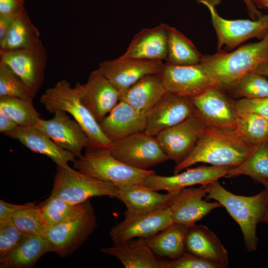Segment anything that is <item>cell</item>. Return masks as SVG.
I'll return each mask as SVG.
<instances>
[{"mask_svg": "<svg viewBox=\"0 0 268 268\" xmlns=\"http://www.w3.org/2000/svg\"><path fill=\"white\" fill-rule=\"evenodd\" d=\"M197 114L206 126L235 130L237 113L234 101L222 90L211 86L200 94L190 98Z\"/></svg>", "mask_w": 268, "mask_h": 268, "instance_id": "cell-17", "label": "cell"}, {"mask_svg": "<svg viewBox=\"0 0 268 268\" xmlns=\"http://www.w3.org/2000/svg\"><path fill=\"white\" fill-rule=\"evenodd\" d=\"M206 127L199 116L194 115L162 131L156 138L169 160L178 164L192 152Z\"/></svg>", "mask_w": 268, "mask_h": 268, "instance_id": "cell-11", "label": "cell"}, {"mask_svg": "<svg viewBox=\"0 0 268 268\" xmlns=\"http://www.w3.org/2000/svg\"><path fill=\"white\" fill-rule=\"evenodd\" d=\"M35 203L28 202L23 204H16L0 200V221L10 218L19 211L34 205Z\"/></svg>", "mask_w": 268, "mask_h": 268, "instance_id": "cell-43", "label": "cell"}, {"mask_svg": "<svg viewBox=\"0 0 268 268\" xmlns=\"http://www.w3.org/2000/svg\"><path fill=\"white\" fill-rule=\"evenodd\" d=\"M165 268H223L221 265L185 252L179 257L166 261Z\"/></svg>", "mask_w": 268, "mask_h": 268, "instance_id": "cell-40", "label": "cell"}, {"mask_svg": "<svg viewBox=\"0 0 268 268\" xmlns=\"http://www.w3.org/2000/svg\"><path fill=\"white\" fill-rule=\"evenodd\" d=\"M79 83L74 87L66 79L48 88L40 98V102L51 113L60 110L70 115L89 137V147L110 149L112 143L102 132L99 123L80 100Z\"/></svg>", "mask_w": 268, "mask_h": 268, "instance_id": "cell-4", "label": "cell"}, {"mask_svg": "<svg viewBox=\"0 0 268 268\" xmlns=\"http://www.w3.org/2000/svg\"><path fill=\"white\" fill-rule=\"evenodd\" d=\"M53 252L49 240L42 235H26L6 259L1 268H31L44 254Z\"/></svg>", "mask_w": 268, "mask_h": 268, "instance_id": "cell-28", "label": "cell"}, {"mask_svg": "<svg viewBox=\"0 0 268 268\" xmlns=\"http://www.w3.org/2000/svg\"><path fill=\"white\" fill-rule=\"evenodd\" d=\"M248 176L259 182L268 179V144L258 146L241 165L230 169L226 177Z\"/></svg>", "mask_w": 268, "mask_h": 268, "instance_id": "cell-35", "label": "cell"}, {"mask_svg": "<svg viewBox=\"0 0 268 268\" xmlns=\"http://www.w3.org/2000/svg\"><path fill=\"white\" fill-rule=\"evenodd\" d=\"M54 114L50 120L39 119L34 127L76 158L81 157L82 150L91 146L89 137L81 126L66 112L58 110Z\"/></svg>", "mask_w": 268, "mask_h": 268, "instance_id": "cell-14", "label": "cell"}, {"mask_svg": "<svg viewBox=\"0 0 268 268\" xmlns=\"http://www.w3.org/2000/svg\"><path fill=\"white\" fill-rule=\"evenodd\" d=\"M231 168L213 165L200 166L188 168L181 173L170 176H160L154 173L147 176L142 184L156 191L164 190L173 193L196 185L206 184L226 177Z\"/></svg>", "mask_w": 268, "mask_h": 268, "instance_id": "cell-19", "label": "cell"}, {"mask_svg": "<svg viewBox=\"0 0 268 268\" xmlns=\"http://www.w3.org/2000/svg\"><path fill=\"white\" fill-rule=\"evenodd\" d=\"M189 228L185 224L174 222L146 240L157 256L174 259L186 252L185 240Z\"/></svg>", "mask_w": 268, "mask_h": 268, "instance_id": "cell-29", "label": "cell"}, {"mask_svg": "<svg viewBox=\"0 0 268 268\" xmlns=\"http://www.w3.org/2000/svg\"><path fill=\"white\" fill-rule=\"evenodd\" d=\"M47 54L42 42L15 50L0 49V61L6 65L34 96L45 79Z\"/></svg>", "mask_w": 268, "mask_h": 268, "instance_id": "cell-9", "label": "cell"}, {"mask_svg": "<svg viewBox=\"0 0 268 268\" xmlns=\"http://www.w3.org/2000/svg\"><path fill=\"white\" fill-rule=\"evenodd\" d=\"M11 218L16 227L26 235H42L46 227L39 206L35 204L19 211Z\"/></svg>", "mask_w": 268, "mask_h": 268, "instance_id": "cell-37", "label": "cell"}, {"mask_svg": "<svg viewBox=\"0 0 268 268\" xmlns=\"http://www.w3.org/2000/svg\"><path fill=\"white\" fill-rule=\"evenodd\" d=\"M99 125L105 136L113 143L134 133L144 131L146 116L120 100Z\"/></svg>", "mask_w": 268, "mask_h": 268, "instance_id": "cell-21", "label": "cell"}, {"mask_svg": "<svg viewBox=\"0 0 268 268\" xmlns=\"http://www.w3.org/2000/svg\"><path fill=\"white\" fill-rule=\"evenodd\" d=\"M172 193L168 207L173 221L189 227L195 225L213 209L222 206L216 201L211 202L203 200L207 195L203 185L189 187Z\"/></svg>", "mask_w": 268, "mask_h": 268, "instance_id": "cell-18", "label": "cell"}, {"mask_svg": "<svg viewBox=\"0 0 268 268\" xmlns=\"http://www.w3.org/2000/svg\"><path fill=\"white\" fill-rule=\"evenodd\" d=\"M116 258L125 268H165L166 261L158 258L145 238H137L101 249Z\"/></svg>", "mask_w": 268, "mask_h": 268, "instance_id": "cell-23", "label": "cell"}, {"mask_svg": "<svg viewBox=\"0 0 268 268\" xmlns=\"http://www.w3.org/2000/svg\"><path fill=\"white\" fill-rule=\"evenodd\" d=\"M124 216V219L109 231L114 244L137 238H148L174 223L169 207L143 214H132L125 211Z\"/></svg>", "mask_w": 268, "mask_h": 268, "instance_id": "cell-13", "label": "cell"}, {"mask_svg": "<svg viewBox=\"0 0 268 268\" xmlns=\"http://www.w3.org/2000/svg\"><path fill=\"white\" fill-rule=\"evenodd\" d=\"M81 102L99 123L120 100V93L98 68L79 84Z\"/></svg>", "mask_w": 268, "mask_h": 268, "instance_id": "cell-20", "label": "cell"}, {"mask_svg": "<svg viewBox=\"0 0 268 268\" xmlns=\"http://www.w3.org/2000/svg\"><path fill=\"white\" fill-rule=\"evenodd\" d=\"M25 9L23 0H0V16H14Z\"/></svg>", "mask_w": 268, "mask_h": 268, "instance_id": "cell-42", "label": "cell"}, {"mask_svg": "<svg viewBox=\"0 0 268 268\" xmlns=\"http://www.w3.org/2000/svg\"><path fill=\"white\" fill-rule=\"evenodd\" d=\"M233 95L242 98L268 97V79L255 72L243 76L229 90Z\"/></svg>", "mask_w": 268, "mask_h": 268, "instance_id": "cell-36", "label": "cell"}, {"mask_svg": "<svg viewBox=\"0 0 268 268\" xmlns=\"http://www.w3.org/2000/svg\"><path fill=\"white\" fill-rule=\"evenodd\" d=\"M197 114L196 108L190 98L167 92L146 114L144 132L156 136L162 131Z\"/></svg>", "mask_w": 268, "mask_h": 268, "instance_id": "cell-16", "label": "cell"}, {"mask_svg": "<svg viewBox=\"0 0 268 268\" xmlns=\"http://www.w3.org/2000/svg\"><path fill=\"white\" fill-rule=\"evenodd\" d=\"M202 55L192 41L175 28L169 26L166 63L192 65L201 63Z\"/></svg>", "mask_w": 268, "mask_h": 268, "instance_id": "cell-32", "label": "cell"}, {"mask_svg": "<svg viewBox=\"0 0 268 268\" xmlns=\"http://www.w3.org/2000/svg\"><path fill=\"white\" fill-rule=\"evenodd\" d=\"M257 147L246 143L235 130L206 126L192 152L176 165L173 173H178L198 163L235 168L242 164Z\"/></svg>", "mask_w": 268, "mask_h": 268, "instance_id": "cell-1", "label": "cell"}, {"mask_svg": "<svg viewBox=\"0 0 268 268\" xmlns=\"http://www.w3.org/2000/svg\"><path fill=\"white\" fill-rule=\"evenodd\" d=\"M26 236L16 227L11 218L0 221V264Z\"/></svg>", "mask_w": 268, "mask_h": 268, "instance_id": "cell-39", "label": "cell"}, {"mask_svg": "<svg viewBox=\"0 0 268 268\" xmlns=\"http://www.w3.org/2000/svg\"><path fill=\"white\" fill-rule=\"evenodd\" d=\"M235 131L249 145L258 146L268 144V120L258 115L237 114Z\"/></svg>", "mask_w": 268, "mask_h": 268, "instance_id": "cell-33", "label": "cell"}, {"mask_svg": "<svg viewBox=\"0 0 268 268\" xmlns=\"http://www.w3.org/2000/svg\"><path fill=\"white\" fill-rule=\"evenodd\" d=\"M206 189V197L219 202L239 225L248 251H256L258 239L256 228L263 222L266 191L252 196L233 194L221 185L218 180L202 185Z\"/></svg>", "mask_w": 268, "mask_h": 268, "instance_id": "cell-3", "label": "cell"}, {"mask_svg": "<svg viewBox=\"0 0 268 268\" xmlns=\"http://www.w3.org/2000/svg\"><path fill=\"white\" fill-rule=\"evenodd\" d=\"M268 59V33L260 41L245 44L233 51L202 55L200 64L215 87L228 90Z\"/></svg>", "mask_w": 268, "mask_h": 268, "instance_id": "cell-2", "label": "cell"}, {"mask_svg": "<svg viewBox=\"0 0 268 268\" xmlns=\"http://www.w3.org/2000/svg\"><path fill=\"white\" fill-rule=\"evenodd\" d=\"M258 182L264 186L266 191L265 209L263 222L268 224V179L261 180Z\"/></svg>", "mask_w": 268, "mask_h": 268, "instance_id": "cell-47", "label": "cell"}, {"mask_svg": "<svg viewBox=\"0 0 268 268\" xmlns=\"http://www.w3.org/2000/svg\"><path fill=\"white\" fill-rule=\"evenodd\" d=\"M234 104L237 114H255L268 120V97L242 98L234 101Z\"/></svg>", "mask_w": 268, "mask_h": 268, "instance_id": "cell-41", "label": "cell"}, {"mask_svg": "<svg viewBox=\"0 0 268 268\" xmlns=\"http://www.w3.org/2000/svg\"><path fill=\"white\" fill-rule=\"evenodd\" d=\"M0 112L19 126H35L41 118L33 105V99L0 97Z\"/></svg>", "mask_w": 268, "mask_h": 268, "instance_id": "cell-34", "label": "cell"}, {"mask_svg": "<svg viewBox=\"0 0 268 268\" xmlns=\"http://www.w3.org/2000/svg\"><path fill=\"white\" fill-rule=\"evenodd\" d=\"M109 149L116 159L131 167L148 170L169 160L156 136L144 131L114 142Z\"/></svg>", "mask_w": 268, "mask_h": 268, "instance_id": "cell-8", "label": "cell"}, {"mask_svg": "<svg viewBox=\"0 0 268 268\" xmlns=\"http://www.w3.org/2000/svg\"><path fill=\"white\" fill-rule=\"evenodd\" d=\"M94 210L59 224L46 225L42 234L51 244L53 252L61 258L73 254L86 241L97 227Z\"/></svg>", "mask_w": 268, "mask_h": 268, "instance_id": "cell-10", "label": "cell"}, {"mask_svg": "<svg viewBox=\"0 0 268 268\" xmlns=\"http://www.w3.org/2000/svg\"><path fill=\"white\" fill-rule=\"evenodd\" d=\"M0 97L33 99L34 96L26 85L4 63L0 61Z\"/></svg>", "mask_w": 268, "mask_h": 268, "instance_id": "cell-38", "label": "cell"}, {"mask_svg": "<svg viewBox=\"0 0 268 268\" xmlns=\"http://www.w3.org/2000/svg\"><path fill=\"white\" fill-rule=\"evenodd\" d=\"M167 92L160 73L145 75L121 93L120 100L146 114Z\"/></svg>", "mask_w": 268, "mask_h": 268, "instance_id": "cell-27", "label": "cell"}, {"mask_svg": "<svg viewBox=\"0 0 268 268\" xmlns=\"http://www.w3.org/2000/svg\"><path fill=\"white\" fill-rule=\"evenodd\" d=\"M186 252L221 265L228 266L226 249L215 234L203 225L189 227L185 240Z\"/></svg>", "mask_w": 268, "mask_h": 268, "instance_id": "cell-26", "label": "cell"}, {"mask_svg": "<svg viewBox=\"0 0 268 268\" xmlns=\"http://www.w3.org/2000/svg\"><path fill=\"white\" fill-rule=\"evenodd\" d=\"M13 16H0V43L4 39Z\"/></svg>", "mask_w": 268, "mask_h": 268, "instance_id": "cell-45", "label": "cell"}, {"mask_svg": "<svg viewBox=\"0 0 268 268\" xmlns=\"http://www.w3.org/2000/svg\"><path fill=\"white\" fill-rule=\"evenodd\" d=\"M5 135L17 139L33 152L48 156L58 166H67L69 162L75 160L71 152L59 146L34 126H18Z\"/></svg>", "mask_w": 268, "mask_h": 268, "instance_id": "cell-25", "label": "cell"}, {"mask_svg": "<svg viewBox=\"0 0 268 268\" xmlns=\"http://www.w3.org/2000/svg\"><path fill=\"white\" fill-rule=\"evenodd\" d=\"M40 32L32 23L26 9L13 16L7 34L0 43V49L15 50L39 42Z\"/></svg>", "mask_w": 268, "mask_h": 268, "instance_id": "cell-31", "label": "cell"}, {"mask_svg": "<svg viewBox=\"0 0 268 268\" xmlns=\"http://www.w3.org/2000/svg\"><path fill=\"white\" fill-rule=\"evenodd\" d=\"M220 0H197L205 5L211 16L217 38V52L232 51L245 41L256 38L263 39L268 33V15L256 20H228L221 17L216 10Z\"/></svg>", "mask_w": 268, "mask_h": 268, "instance_id": "cell-7", "label": "cell"}, {"mask_svg": "<svg viewBox=\"0 0 268 268\" xmlns=\"http://www.w3.org/2000/svg\"><path fill=\"white\" fill-rule=\"evenodd\" d=\"M163 62L121 56L100 63L98 68L120 94L143 76L160 73Z\"/></svg>", "mask_w": 268, "mask_h": 268, "instance_id": "cell-15", "label": "cell"}, {"mask_svg": "<svg viewBox=\"0 0 268 268\" xmlns=\"http://www.w3.org/2000/svg\"><path fill=\"white\" fill-rule=\"evenodd\" d=\"M160 74L167 92L182 96L193 97L215 86L212 79L200 63L177 65L165 63Z\"/></svg>", "mask_w": 268, "mask_h": 268, "instance_id": "cell-12", "label": "cell"}, {"mask_svg": "<svg viewBox=\"0 0 268 268\" xmlns=\"http://www.w3.org/2000/svg\"><path fill=\"white\" fill-rule=\"evenodd\" d=\"M118 189V187L113 184L75 170L68 165H57L50 196L59 198L72 204H77L94 197L115 198Z\"/></svg>", "mask_w": 268, "mask_h": 268, "instance_id": "cell-6", "label": "cell"}, {"mask_svg": "<svg viewBox=\"0 0 268 268\" xmlns=\"http://www.w3.org/2000/svg\"><path fill=\"white\" fill-rule=\"evenodd\" d=\"M84 155L75 159L79 171L116 186L142 183L153 170H141L124 164L114 157L109 149L87 147Z\"/></svg>", "mask_w": 268, "mask_h": 268, "instance_id": "cell-5", "label": "cell"}, {"mask_svg": "<svg viewBox=\"0 0 268 268\" xmlns=\"http://www.w3.org/2000/svg\"><path fill=\"white\" fill-rule=\"evenodd\" d=\"M244 1L246 5L249 15L252 20L258 19L263 15L253 0H244Z\"/></svg>", "mask_w": 268, "mask_h": 268, "instance_id": "cell-46", "label": "cell"}, {"mask_svg": "<svg viewBox=\"0 0 268 268\" xmlns=\"http://www.w3.org/2000/svg\"><path fill=\"white\" fill-rule=\"evenodd\" d=\"M38 206L43 221L47 226L83 216L94 210L90 200L82 203L72 204L51 196Z\"/></svg>", "mask_w": 268, "mask_h": 268, "instance_id": "cell-30", "label": "cell"}, {"mask_svg": "<svg viewBox=\"0 0 268 268\" xmlns=\"http://www.w3.org/2000/svg\"><path fill=\"white\" fill-rule=\"evenodd\" d=\"M18 125L12 119L0 112V132L5 135L13 131Z\"/></svg>", "mask_w": 268, "mask_h": 268, "instance_id": "cell-44", "label": "cell"}, {"mask_svg": "<svg viewBox=\"0 0 268 268\" xmlns=\"http://www.w3.org/2000/svg\"><path fill=\"white\" fill-rule=\"evenodd\" d=\"M254 72L268 77V59L259 65Z\"/></svg>", "mask_w": 268, "mask_h": 268, "instance_id": "cell-48", "label": "cell"}, {"mask_svg": "<svg viewBox=\"0 0 268 268\" xmlns=\"http://www.w3.org/2000/svg\"><path fill=\"white\" fill-rule=\"evenodd\" d=\"M115 198L125 205L126 211L132 214L151 213L167 208L172 193L162 194L137 183L118 187Z\"/></svg>", "mask_w": 268, "mask_h": 268, "instance_id": "cell-24", "label": "cell"}, {"mask_svg": "<svg viewBox=\"0 0 268 268\" xmlns=\"http://www.w3.org/2000/svg\"><path fill=\"white\" fill-rule=\"evenodd\" d=\"M169 25L161 23L140 30L133 37L123 57L137 59L166 60Z\"/></svg>", "mask_w": 268, "mask_h": 268, "instance_id": "cell-22", "label": "cell"}, {"mask_svg": "<svg viewBox=\"0 0 268 268\" xmlns=\"http://www.w3.org/2000/svg\"><path fill=\"white\" fill-rule=\"evenodd\" d=\"M253 1L256 6L268 9V0H253Z\"/></svg>", "mask_w": 268, "mask_h": 268, "instance_id": "cell-49", "label": "cell"}]
</instances>
